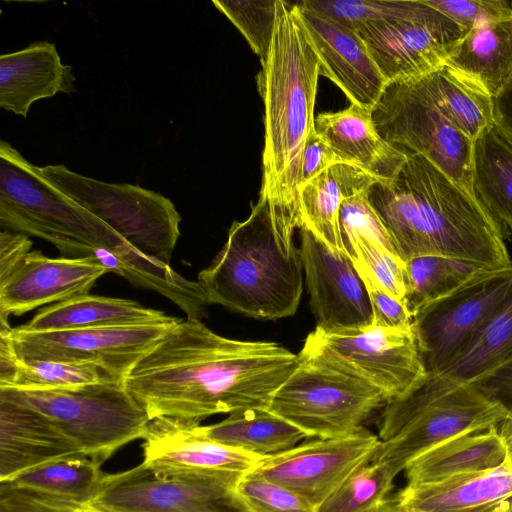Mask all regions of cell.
I'll return each instance as SVG.
<instances>
[{"mask_svg": "<svg viewBox=\"0 0 512 512\" xmlns=\"http://www.w3.org/2000/svg\"><path fill=\"white\" fill-rule=\"evenodd\" d=\"M299 364L274 342L220 336L200 319H179L128 373L125 385L150 420L200 422L265 408Z\"/></svg>", "mask_w": 512, "mask_h": 512, "instance_id": "1", "label": "cell"}, {"mask_svg": "<svg viewBox=\"0 0 512 512\" xmlns=\"http://www.w3.org/2000/svg\"><path fill=\"white\" fill-rule=\"evenodd\" d=\"M388 182H376L369 201L387 228L398 256H441L489 271L512 267L509 233L475 194L419 154Z\"/></svg>", "mask_w": 512, "mask_h": 512, "instance_id": "2", "label": "cell"}, {"mask_svg": "<svg viewBox=\"0 0 512 512\" xmlns=\"http://www.w3.org/2000/svg\"><path fill=\"white\" fill-rule=\"evenodd\" d=\"M318 76L319 60L295 4L277 0L270 50L257 76L264 104L260 192L298 218L302 155L315 126Z\"/></svg>", "mask_w": 512, "mask_h": 512, "instance_id": "3", "label": "cell"}, {"mask_svg": "<svg viewBox=\"0 0 512 512\" xmlns=\"http://www.w3.org/2000/svg\"><path fill=\"white\" fill-rule=\"evenodd\" d=\"M300 248L286 251L276 233L270 200L260 192L249 216L234 221L228 237L197 282L209 304L256 319L295 314L302 294Z\"/></svg>", "mask_w": 512, "mask_h": 512, "instance_id": "4", "label": "cell"}, {"mask_svg": "<svg viewBox=\"0 0 512 512\" xmlns=\"http://www.w3.org/2000/svg\"><path fill=\"white\" fill-rule=\"evenodd\" d=\"M383 408L382 443L373 461L394 477L423 452L460 435L497 428L509 413L477 383L435 372Z\"/></svg>", "mask_w": 512, "mask_h": 512, "instance_id": "5", "label": "cell"}, {"mask_svg": "<svg viewBox=\"0 0 512 512\" xmlns=\"http://www.w3.org/2000/svg\"><path fill=\"white\" fill-rule=\"evenodd\" d=\"M0 226L44 239L63 257H92L129 244L105 222L52 186L8 142H0Z\"/></svg>", "mask_w": 512, "mask_h": 512, "instance_id": "6", "label": "cell"}, {"mask_svg": "<svg viewBox=\"0 0 512 512\" xmlns=\"http://www.w3.org/2000/svg\"><path fill=\"white\" fill-rule=\"evenodd\" d=\"M0 399L44 414L99 464L127 443L143 439L151 421L125 382L64 389L0 387Z\"/></svg>", "mask_w": 512, "mask_h": 512, "instance_id": "7", "label": "cell"}, {"mask_svg": "<svg viewBox=\"0 0 512 512\" xmlns=\"http://www.w3.org/2000/svg\"><path fill=\"white\" fill-rule=\"evenodd\" d=\"M64 195L105 222L143 254L170 265L181 216L170 199L134 184L106 183L65 165L39 167Z\"/></svg>", "mask_w": 512, "mask_h": 512, "instance_id": "8", "label": "cell"}, {"mask_svg": "<svg viewBox=\"0 0 512 512\" xmlns=\"http://www.w3.org/2000/svg\"><path fill=\"white\" fill-rule=\"evenodd\" d=\"M298 355L374 387L388 402L412 390L428 373L413 326L388 329L371 323L340 331L316 327Z\"/></svg>", "mask_w": 512, "mask_h": 512, "instance_id": "9", "label": "cell"}, {"mask_svg": "<svg viewBox=\"0 0 512 512\" xmlns=\"http://www.w3.org/2000/svg\"><path fill=\"white\" fill-rule=\"evenodd\" d=\"M380 136L397 149L419 154L470 193L474 142L436 103L422 78L389 83L372 110Z\"/></svg>", "mask_w": 512, "mask_h": 512, "instance_id": "10", "label": "cell"}, {"mask_svg": "<svg viewBox=\"0 0 512 512\" xmlns=\"http://www.w3.org/2000/svg\"><path fill=\"white\" fill-rule=\"evenodd\" d=\"M387 402L374 387L299 357L294 372L274 393L269 410L307 438L330 439L360 431Z\"/></svg>", "mask_w": 512, "mask_h": 512, "instance_id": "11", "label": "cell"}, {"mask_svg": "<svg viewBox=\"0 0 512 512\" xmlns=\"http://www.w3.org/2000/svg\"><path fill=\"white\" fill-rule=\"evenodd\" d=\"M244 475L222 472L205 478L159 477L140 464L107 474L88 504L101 512H251L237 491Z\"/></svg>", "mask_w": 512, "mask_h": 512, "instance_id": "12", "label": "cell"}, {"mask_svg": "<svg viewBox=\"0 0 512 512\" xmlns=\"http://www.w3.org/2000/svg\"><path fill=\"white\" fill-rule=\"evenodd\" d=\"M467 31L424 0L403 17L356 30L388 83L419 79L446 66Z\"/></svg>", "mask_w": 512, "mask_h": 512, "instance_id": "13", "label": "cell"}, {"mask_svg": "<svg viewBox=\"0 0 512 512\" xmlns=\"http://www.w3.org/2000/svg\"><path fill=\"white\" fill-rule=\"evenodd\" d=\"M381 443L365 427L344 437L315 438L264 457L248 474L286 487L318 508L356 470L373 460Z\"/></svg>", "mask_w": 512, "mask_h": 512, "instance_id": "14", "label": "cell"}, {"mask_svg": "<svg viewBox=\"0 0 512 512\" xmlns=\"http://www.w3.org/2000/svg\"><path fill=\"white\" fill-rule=\"evenodd\" d=\"M511 277L512 267L488 272L413 316L428 372H441L470 343L505 294Z\"/></svg>", "mask_w": 512, "mask_h": 512, "instance_id": "15", "label": "cell"}, {"mask_svg": "<svg viewBox=\"0 0 512 512\" xmlns=\"http://www.w3.org/2000/svg\"><path fill=\"white\" fill-rule=\"evenodd\" d=\"M177 321L43 332L16 327L11 336L21 360L99 363L127 377Z\"/></svg>", "mask_w": 512, "mask_h": 512, "instance_id": "16", "label": "cell"}, {"mask_svg": "<svg viewBox=\"0 0 512 512\" xmlns=\"http://www.w3.org/2000/svg\"><path fill=\"white\" fill-rule=\"evenodd\" d=\"M198 424L168 417L152 419L143 437L141 464L159 477L188 479L222 472L248 474L264 458L204 437Z\"/></svg>", "mask_w": 512, "mask_h": 512, "instance_id": "17", "label": "cell"}, {"mask_svg": "<svg viewBox=\"0 0 512 512\" xmlns=\"http://www.w3.org/2000/svg\"><path fill=\"white\" fill-rule=\"evenodd\" d=\"M301 230V258L317 326L326 331L354 330L372 323L364 283L349 256Z\"/></svg>", "mask_w": 512, "mask_h": 512, "instance_id": "18", "label": "cell"}, {"mask_svg": "<svg viewBox=\"0 0 512 512\" xmlns=\"http://www.w3.org/2000/svg\"><path fill=\"white\" fill-rule=\"evenodd\" d=\"M308 40L319 60V75L337 85L350 100L370 111L389 84L358 33L295 2Z\"/></svg>", "mask_w": 512, "mask_h": 512, "instance_id": "19", "label": "cell"}, {"mask_svg": "<svg viewBox=\"0 0 512 512\" xmlns=\"http://www.w3.org/2000/svg\"><path fill=\"white\" fill-rule=\"evenodd\" d=\"M107 273L94 257L50 258L30 251L0 278V316H19L42 305L88 294Z\"/></svg>", "mask_w": 512, "mask_h": 512, "instance_id": "20", "label": "cell"}, {"mask_svg": "<svg viewBox=\"0 0 512 512\" xmlns=\"http://www.w3.org/2000/svg\"><path fill=\"white\" fill-rule=\"evenodd\" d=\"M86 456L44 414L0 399V481L47 463Z\"/></svg>", "mask_w": 512, "mask_h": 512, "instance_id": "21", "label": "cell"}, {"mask_svg": "<svg viewBox=\"0 0 512 512\" xmlns=\"http://www.w3.org/2000/svg\"><path fill=\"white\" fill-rule=\"evenodd\" d=\"M315 129L345 162L354 165L377 182L395 178L407 161V154L383 139L372 111L356 104L337 112L320 113Z\"/></svg>", "mask_w": 512, "mask_h": 512, "instance_id": "22", "label": "cell"}, {"mask_svg": "<svg viewBox=\"0 0 512 512\" xmlns=\"http://www.w3.org/2000/svg\"><path fill=\"white\" fill-rule=\"evenodd\" d=\"M74 82L72 67L48 41L0 56V107L24 118L35 101L75 92Z\"/></svg>", "mask_w": 512, "mask_h": 512, "instance_id": "23", "label": "cell"}, {"mask_svg": "<svg viewBox=\"0 0 512 512\" xmlns=\"http://www.w3.org/2000/svg\"><path fill=\"white\" fill-rule=\"evenodd\" d=\"M394 498L400 506L430 512H512V469L505 463L437 483L407 484Z\"/></svg>", "mask_w": 512, "mask_h": 512, "instance_id": "24", "label": "cell"}, {"mask_svg": "<svg viewBox=\"0 0 512 512\" xmlns=\"http://www.w3.org/2000/svg\"><path fill=\"white\" fill-rule=\"evenodd\" d=\"M493 100L512 89V14L471 27L446 63Z\"/></svg>", "mask_w": 512, "mask_h": 512, "instance_id": "25", "label": "cell"}, {"mask_svg": "<svg viewBox=\"0 0 512 512\" xmlns=\"http://www.w3.org/2000/svg\"><path fill=\"white\" fill-rule=\"evenodd\" d=\"M376 182L354 165L330 166L299 187L300 228L309 230L333 251L348 256L339 224L341 203L346 197L369 190Z\"/></svg>", "mask_w": 512, "mask_h": 512, "instance_id": "26", "label": "cell"}, {"mask_svg": "<svg viewBox=\"0 0 512 512\" xmlns=\"http://www.w3.org/2000/svg\"><path fill=\"white\" fill-rule=\"evenodd\" d=\"M177 320L130 299L85 294L42 308L19 327L25 331L43 332L164 324Z\"/></svg>", "mask_w": 512, "mask_h": 512, "instance_id": "27", "label": "cell"}, {"mask_svg": "<svg viewBox=\"0 0 512 512\" xmlns=\"http://www.w3.org/2000/svg\"><path fill=\"white\" fill-rule=\"evenodd\" d=\"M505 461L497 427L442 442L411 460L404 471L408 485H421L491 470Z\"/></svg>", "mask_w": 512, "mask_h": 512, "instance_id": "28", "label": "cell"}, {"mask_svg": "<svg viewBox=\"0 0 512 512\" xmlns=\"http://www.w3.org/2000/svg\"><path fill=\"white\" fill-rule=\"evenodd\" d=\"M198 432L221 444L262 457L296 446L306 434L269 409L234 412L211 425H197Z\"/></svg>", "mask_w": 512, "mask_h": 512, "instance_id": "29", "label": "cell"}, {"mask_svg": "<svg viewBox=\"0 0 512 512\" xmlns=\"http://www.w3.org/2000/svg\"><path fill=\"white\" fill-rule=\"evenodd\" d=\"M512 358V277L482 328L441 372L463 382H478Z\"/></svg>", "mask_w": 512, "mask_h": 512, "instance_id": "30", "label": "cell"}, {"mask_svg": "<svg viewBox=\"0 0 512 512\" xmlns=\"http://www.w3.org/2000/svg\"><path fill=\"white\" fill-rule=\"evenodd\" d=\"M473 190L489 214L512 232V145L495 127L474 142Z\"/></svg>", "mask_w": 512, "mask_h": 512, "instance_id": "31", "label": "cell"}, {"mask_svg": "<svg viewBox=\"0 0 512 512\" xmlns=\"http://www.w3.org/2000/svg\"><path fill=\"white\" fill-rule=\"evenodd\" d=\"M422 80L439 107L473 142L495 127L494 100L448 67Z\"/></svg>", "mask_w": 512, "mask_h": 512, "instance_id": "32", "label": "cell"}, {"mask_svg": "<svg viewBox=\"0 0 512 512\" xmlns=\"http://www.w3.org/2000/svg\"><path fill=\"white\" fill-rule=\"evenodd\" d=\"M488 272L477 265L441 256H417L405 261L404 302L412 317Z\"/></svg>", "mask_w": 512, "mask_h": 512, "instance_id": "33", "label": "cell"}, {"mask_svg": "<svg viewBox=\"0 0 512 512\" xmlns=\"http://www.w3.org/2000/svg\"><path fill=\"white\" fill-rule=\"evenodd\" d=\"M89 457L47 463L10 480L16 486L89 503L101 490L108 473Z\"/></svg>", "mask_w": 512, "mask_h": 512, "instance_id": "34", "label": "cell"}, {"mask_svg": "<svg viewBox=\"0 0 512 512\" xmlns=\"http://www.w3.org/2000/svg\"><path fill=\"white\" fill-rule=\"evenodd\" d=\"M125 380V376L99 363L20 359L14 382L9 387L64 389Z\"/></svg>", "mask_w": 512, "mask_h": 512, "instance_id": "35", "label": "cell"}, {"mask_svg": "<svg viewBox=\"0 0 512 512\" xmlns=\"http://www.w3.org/2000/svg\"><path fill=\"white\" fill-rule=\"evenodd\" d=\"M394 478L384 464L372 460L356 470L317 512H369L390 495Z\"/></svg>", "mask_w": 512, "mask_h": 512, "instance_id": "36", "label": "cell"}, {"mask_svg": "<svg viewBox=\"0 0 512 512\" xmlns=\"http://www.w3.org/2000/svg\"><path fill=\"white\" fill-rule=\"evenodd\" d=\"M212 2L244 36L263 66L267 60L275 28L277 0Z\"/></svg>", "mask_w": 512, "mask_h": 512, "instance_id": "37", "label": "cell"}, {"mask_svg": "<svg viewBox=\"0 0 512 512\" xmlns=\"http://www.w3.org/2000/svg\"><path fill=\"white\" fill-rule=\"evenodd\" d=\"M299 3L356 31L365 24L409 14L416 7L417 0H305Z\"/></svg>", "mask_w": 512, "mask_h": 512, "instance_id": "38", "label": "cell"}, {"mask_svg": "<svg viewBox=\"0 0 512 512\" xmlns=\"http://www.w3.org/2000/svg\"><path fill=\"white\" fill-rule=\"evenodd\" d=\"M357 271L367 274L380 288L404 301L405 262L376 242L357 236L346 246Z\"/></svg>", "mask_w": 512, "mask_h": 512, "instance_id": "39", "label": "cell"}, {"mask_svg": "<svg viewBox=\"0 0 512 512\" xmlns=\"http://www.w3.org/2000/svg\"><path fill=\"white\" fill-rule=\"evenodd\" d=\"M369 190L346 197L341 203L339 224L345 249L353 238L361 236L398 255L387 228L369 201Z\"/></svg>", "mask_w": 512, "mask_h": 512, "instance_id": "40", "label": "cell"}, {"mask_svg": "<svg viewBox=\"0 0 512 512\" xmlns=\"http://www.w3.org/2000/svg\"><path fill=\"white\" fill-rule=\"evenodd\" d=\"M237 491L251 512H317L286 487L250 474L244 475Z\"/></svg>", "mask_w": 512, "mask_h": 512, "instance_id": "41", "label": "cell"}, {"mask_svg": "<svg viewBox=\"0 0 512 512\" xmlns=\"http://www.w3.org/2000/svg\"><path fill=\"white\" fill-rule=\"evenodd\" d=\"M424 2L469 30L474 25L512 14L506 0H424Z\"/></svg>", "mask_w": 512, "mask_h": 512, "instance_id": "42", "label": "cell"}, {"mask_svg": "<svg viewBox=\"0 0 512 512\" xmlns=\"http://www.w3.org/2000/svg\"><path fill=\"white\" fill-rule=\"evenodd\" d=\"M364 283L372 312V324L388 329L412 327L413 317L404 301L380 288L367 274L357 271Z\"/></svg>", "mask_w": 512, "mask_h": 512, "instance_id": "43", "label": "cell"}, {"mask_svg": "<svg viewBox=\"0 0 512 512\" xmlns=\"http://www.w3.org/2000/svg\"><path fill=\"white\" fill-rule=\"evenodd\" d=\"M338 163L345 162L317 133L314 126L308 135L303 150L300 186L330 166Z\"/></svg>", "mask_w": 512, "mask_h": 512, "instance_id": "44", "label": "cell"}, {"mask_svg": "<svg viewBox=\"0 0 512 512\" xmlns=\"http://www.w3.org/2000/svg\"><path fill=\"white\" fill-rule=\"evenodd\" d=\"M19 512H101L88 503L61 498L38 491H28L22 497Z\"/></svg>", "mask_w": 512, "mask_h": 512, "instance_id": "45", "label": "cell"}, {"mask_svg": "<svg viewBox=\"0 0 512 512\" xmlns=\"http://www.w3.org/2000/svg\"><path fill=\"white\" fill-rule=\"evenodd\" d=\"M475 383L508 411L512 409V358Z\"/></svg>", "mask_w": 512, "mask_h": 512, "instance_id": "46", "label": "cell"}, {"mask_svg": "<svg viewBox=\"0 0 512 512\" xmlns=\"http://www.w3.org/2000/svg\"><path fill=\"white\" fill-rule=\"evenodd\" d=\"M32 241L25 234L1 230L0 278L5 277L31 251Z\"/></svg>", "mask_w": 512, "mask_h": 512, "instance_id": "47", "label": "cell"}, {"mask_svg": "<svg viewBox=\"0 0 512 512\" xmlns=\"http://www.w3.org/2000/svg\"><path fill=\"white\" fill-rule=\"evenodd\" d=\"M11 331L8 318L0 316V387L13 384L20 362Z\"/></svg>", "mask_w": 512, "mask_h": 512, "instance_id": "48", "label": "cell"}, {"mask_svg": "<svg viewBox=\"0 0 512 512\" xmlns=\"http://www.w3.org/2000/svg\"><path fill=\"white\" fill-rule=\"evenodd\" d=\"M495 129L512 145V89L494 100Z\"/></svg>", "mask_w": 512, "mask_h": 512, "instance_id": "49", "label": "cell"}, {"mask_svg": "<svg viewBox=\"0 0 512 512\" xmlns=\"http://www.w3.org/2000/svg\"><path fill=\"white\" fill-rule=\"evenodd\" d=\"M498 432L506 451L505 463L512 469V409L507 417L498 426Z\"/></svg>", "mask_w": 512, "mask_h": 512, "instance_id": "50", "label": "cell"}, {"mask_svg": "<svg viewBox=\"0 0 512 512\" xmlns=\"http://www.w3.org/2000/svg\"><path fill=\"white\" fill-rule=\"evenodd\" d=\"M393 497L389 495L369 512H392Z\"/></svg>", "mask_w": 512, "mask_h": 512, "instance_id": "51", "label": "cell"}, {"mask_svg": "<svg viewBox=\"0 0 512 512\" xmlns=\"http://www.w3.org/2000/svg\"><path fill=\"white\" fill-rule=\"evenodd\" d=\"M392 497H393L392 512H430V511L416 508V507L400 506L397 504V502L394 498V495H392Z\"/></svg>", "mask_w": 512, "mask_h": 512, "instance_id": "52", "label": "cell"}]
</instances>
